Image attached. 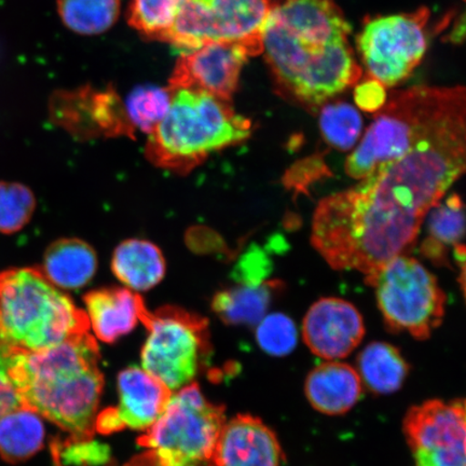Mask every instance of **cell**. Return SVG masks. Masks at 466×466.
Segmentation results:
<instances>
[{
	"label": "cell",
	"mask_w": 466,
	"mask_h": 466,
	"mask_svg": "<svg viewBox=\"0 0 466 466\" xmlns=\"http://www.w3.org/2000/svg\"><path fill=\"white\" fill-rule=\"evenodd\" d=\"M430 11L378 16L365 23L357 43L370 77L384 86L404 81L421 63L427 52Z\"/></svg>",
	"instance_id": "8fae6325"
},
{
	"label": "cell",
	"mask_w": 466,
	"mask_h": 466,
	"mask_svg": "<svg viewBox=\"0 0 466 466\" xmlns=\"http://www.w3.org/2000/svg\"><path fill=\"white\" fill-rule=\"evenodd\" d=\"M113 271L127 289L148 290L161 282L166 273V260L161 250L148 241L127 240L116 248Z\"/></svg>",
	"instance_id": "44dd1931"
},
{
	"label": "cell",
	"mask_w": 466,
	"mask_h": 466,
	"mask_svg": "<svg viewBox=\"0 0 466 466\" xmlns=\"http://www.w3.org/2000/svg\"><path fill=\"white\" fill-rule=\"evenodd\" d=\"M302 336L317 357L328 360L343 359L362 342L364 319L349 301L320 299L306 314Z\"/></svg>",
	"instance_id": "9a60e30c"
},
{
	"label": "cell",
	"mask_w": 466,
	"mask_h": 466,
	"mask_svg": "<svg viewBox=\"0 0 466 466\" xmlns=\"http://www.w3.org/2000/svg\"><path fill=\"white\" fill-rule=\"evenodd\" d=\"M35 206L33 192L26 186L0 182V232L21 230L33 217Z\"/></svg>",
	"instance_id": "4dcf8cb0"
},
{
	"label": "cell",
	"mask_w": 466,
	"mask_h": 466,
	"mask_svg": "<svg viewBox=\"0 0 466 466\" xmlns=\"http://www.w3.org/2000/svg\"><path fill=\"white\" fill-rule=\"evenodd\" d=\"M267 273L268 260L266 256L260 250H252L238 262L235 276L238 283L256 285L264 282L262 278Z\"/></svg>",
	"instance_id": "d590c367"
},
{
	"label": "cell",
	"mask_w": 466,
	"mask_h": 466,
	"mask_svg": "<svg viewBox=\"0 0 466 466\" xmlns=\"http://www.w3.org/2000/svg\"><path fill=\"white\" fill-rule=\"evenodd\" d=\"M428 238L422 244V254L439 266H448L447 248L463 244L464 206L457 194L444 203L436 204L429 212Z\"/></svg>",
	"instance_id": "cb8c5ba5"
},
{
	"label": "cell",
	"mask_w": 466,
	"mask_h": 466,
	"mask_svg": "<svg viewBox=\"0 0 466 466\" xmlns=\"http://www.w3.org/2000/svg\"><path fill=\"white\" fill-rule=\"evenodd\" d=\"M170 107L149 134L147 156L156 166L186 173L209 155L240 144L252 134V121L231 101L194 89L172 90Z\"/></svg>",
	"instance_id": "277c9868"
},
{
	"label": "cell",
	"mask_w": 466,
	"mask_h": 466,
	"mask_svg": "<svg viewBox=\"0 0 466 466\" xmlns=\"http://www.w3.org/2000/svg\"><path fill=\"white\" fill-rule=\"evenodd\" d=\"M387 100L386 86L375 79H367L355 86L354 102L365 113H378L386 105Z\"/></svg>",
	"instance_id": "836d02e7"
},
{
	"label": "cell",
	"mask_w": 466,
	"mask_h": 466,
	"mask_svg": "<svg viewBox=\"0 0 466 466\" xmlns=\"http://www.w3.org/2000/svg\"><path fill=\"white\" fill-rule=\"evenodd\" d=\"M46 429L36 411L21 406L0 418V457L10 463L25 461L42 450Z\"/></svg>",
	"instance_id": "603a6c76"
},
{
	"label": "cell",
	"mask_w": 466,
	"mask_h": 466,
	"mask_svg": "<svg viewBox=\"0 0 466 466\" xmlns=\"http://www.w3.org/2000/svg\"><path fill=\"white\" fill-rule=\"evenodd\" d=\"M272 0H186L160 42L188 52L209 42L248 46L262 52V32Z\"/></svg>",
	"instance_id": "ba28073f"
},
{
	"label": "cell",
	"mask_w": 466,
	"mask_h": 466,
	"mask_svg": "<svg viewBox=\"0 0 466 466\" xmlns=\"http://www.w3.org/2000/svg\"><path fill=\"white\" fill-rule=\"evenodd\" d=\"M320 133L330 147L347 151L357 145L363 131L359 110L346 102L325 105L319 115Z\"/></svg>",
	"instance_id": "83f0119b"
},
{
	"label": "cell",
	"mask_w": 466,
	"mask_h": 466,
	"mask_svg": "<svg viewBox=\"0 0 466 466\" xmlns=\"http://www.w3.org/2000/svg\"><path fill=\"white\" fill-rule=\"evenodd\" d=\"M283 285L278 279L256 285L240 283L215 296L214 311L227 324H258L266 317L273 295L281 290Z\"/></svg>",
	"instance_id": "7402d4cb"
},
{
	"label": "cell",
	"mask_w": 466,
	"mask_h": 466,
	"mask_svg": "<svg viewBox=\"0 0 466 466\" xmlns=\"http://www.w3.org/2000/svg\"><path fill=\"white\" fill-rule=\"evenodd\" d=\"M370 287L376 289L379 309L388 328L425 340L445 316L447 297L437 279L420 261L406 254L389 261Z\"/></svg>",
	"instance_id": "52a82bcc"
},
{
	"label": "cell",
	"mask_w": 466,
	"mask_h": 466,
	"mask_svg": "<svg viewBox=\"0 0 466 466\" xmlns=\"http://www.w3.org/2000/svg\"><path fill=\"white\" fill-rule=\"evenodd\" d=\"M119 403L96 419L95 430L103 434L120 430H148L158 418L172 392L139 367L122 370L118 377Z\"/></svg>",
	"instance_id": "5bb4252c"
},
{
	"label": "cell",
	"mask_w": 466,
	"mask_h": 466,
	"mask_svg": "<svg viewBox=\"0 0 466 466\" xmlns=\"http://www.w3.org/2000/svg\"><path fill=\"white\" fill-rule=\"evenodd\" d=\"M148 336L142 350V367L171 392L188 386L207 357L206 319L167 307L145 314Z\"/></svg>",
	"instance_id": "9c48e42d"
},
{
	"label": "cell",
	"mask_w": 466,
	"mask_h": 466,
	"mask_svg": "<svg viewBox=\"0 0 466 466\" xmlns=\"http://www.w3.org/2000/svg\"><path fill=\"white\" fill-rule=\"evenodd\" d=\"M186 0H131L127 20L146 38L161 40Z\"/></svg>",
	"instance_id": "f1b7e54d"
},
{
	"label": "cell",
	"mask_w": 466,
	"mask_h": 466,
	"mask_svg": "<svg viewBox=\"0 0 466 466\" xmlns=\"http://www.w3.org/2000/svg\"><path fill=\"white\" fill-rule=\"evenodd\" d=\"M55 466H103L112 459L107 445L93 436H71L64 441H56L52 445Z\"/></svg>",
	"instance_id": "f546056e"
},
{
	"label": "cell",
	"mask_w": 466,
	"mask_h": 466,
	"mask_svg": "<svg viewBox=\"0 0 466 466\" xmlns=\"http://www.w3.org/2000/svg\"><path fill=\"white\" fill-rule=\"evenodd\" d=\"M434 86H419L393 93L348 157L350 177L363 179L377 167L400 158L411 148L432 102Z\"/></svg>",
	"instance_id": "30bf717a"
},
{
	"label": "cell",
	"mask_w": 466,
	"mask_h": 466,
	"mask_svg": "<svg viewBox=\"0 0 466 466\" xmlns=\"http://www.w3.org/2000/svg\"><path fill=\"white\" fill-rule=\"evenodd\" d=\"M329 168L320 159V157L314 156L310 158L297 162L291 167L284 177V185L288 188L305 191L309 184L322 177H328Z\"/></svg>",
	"instance_id": "d6a6232c"
},
{
	"label": "cell",
	"mask_w": 466,
	"mask_h": 466,
	"mask_svg": "<svg viewBox=\"0 0 466 466\" xmlns=\"http://www.w3.org/2000/svg\"><path fill=\"white\" fill-rule=\"evenodd\" d=\"M96 268V255L89 244L64 238L46 249L43 272L57 289H76L91 281Z\"/></svg>",
	"instance_id": "ffe728a7"
},
{
	"label": "cell",
	"mask_w": 466,
	"mask_h": 466,
	"mask_svg": "<svg viewBox=\"0 0 466 466\" xmlns=\"http://www.w3.org/2000/svg\"><path fill=\"white\" fill-rule=\"evenodd\" d=\"M170 87L139 86L131 92L125 104L127 121L133 131L153 133L170 107Z\"/></svg>",
	"instance_id": "4316f807"
},
{
	"label": "cell",
	"mask_w": 466,
	"mask_h": 466,
	"mask_svg": "<svg viewBox=\"0 0 466 466\" xmlns=\"http://www.w3.org/2000/svg\"><path fill=\"white\" fill-rule=\"evenodd\" d=\"M465 116L463 86L435 87L406 154L319 202L311 243L333 269L363 273L369 285L413 246L431 209L465 172Z\"/></svg>",
	"instance_id": "6da1fadb"
},
{
	"label": "cell",
	"mask_w": 466,
	"mask_h": 466,
	"mask_svg": "<svg viewBox=\"0 0 466 466\" xmlns=\"http://www.w3.org/2000/svg\"><path fill=\"white\" fill-rule=\"evenodd\" d=\"M225 422L224 408L209 403L198 384H188L171 394L138 444L148 450L157 466H214Z\"/></svg>",
	"instance_id": "8992f818"
},
{
	"label": "cell",
	"mask_w": 466,
	"mask_h": 466,
	"mask_svg": "<svg viewBox=\"0 0 466 466\" xmlns=\"http://www.w3.org/2000/svg\"><path fill=\"white\" fill-rule=\"evenodd\" d=\"M89 329L98 339L114 342L129 334L147 313L141 296L129 289H103L85 299Z\"/></svg>",
	"instance_id": "ac0fdd59"
},
{
	"label": "cell",
	"mask_w": 466,
	"mask_h": 466,
	"mask_svg": "<svg viewBox=\"0 0 466 466\" xmlns=\"http://www.w3.org/2000/svg\"><path fill=\"white\" fill-rule=\"evenodd\" d=\"M52 114L62 125L86 127L106 136H130L133 132L127 119L125 104L114 90L96 91L83 87L73 92H60L52 100Z\"/></svg>",
	"instance_id": "e0dca14e"
},
{
	"label": "cell",
	"mask_w": 466,
	"mask_h": 466,
	"mask_svg": "<svg viewBox=\"0 0 466 466\" xmlns=\"http://www.w3.org/2000/svg\"><path fill=\"white\" fill-rule=\"evenodd\" d=\"M89 329L86 313L43 271L0 272V340L11 353L45 351Z\"/></svg>",
	"instance_id": "5b68a950"
},
{
	"label": "cell",
	"mask_w": 466,
	"mask_h": 466,
	"mask_svg": "<svg viewBox=\"0 0 466 466\" xmlns=\"http://www.w3.org/2000/svg\"><path fill=\"white\" fill-rule=\"evenodd\" d=\"M408 365L399 350L386 342H372L359 357V375L378 394L398 391L405 381Z\"/></svg>",
	"instance_id": "d4e9b609"
},
{
	"label": "cell",
	"mask_w": 466,
	"mask_h": 466,
	"mask_svg": "<svg viewBox=\"0 0 466 466\" xmlns=\"http://www.w3.org/2000/svg\"><path fill=\"white\" fill-rule=\"evenodd\" d=\"M11 352L0 340V418L22 406L8 374Z\"/></svg>",
	"instance_id": "e575fe53"
},
{
	"label": "cell",
	"mask_w": 466,
	"mask_h": 466,
	"mask_svg": "<svg viewBox=\"0 0 466 466\" xmlns=\"http://www.w3.org/2000/svg\"><path fill=\"white\" fill-rule=\"evenodd\" d=\"M249 56H254L253 52L243 44H204L180 56L168 87L200 90L231 101Z\"/></svg>",
	"instance_id": "4fadbf2b"
},
{
	"label": "cell",
	"mask_w": 466,
	"mask_h": 466,
	"mask_svg": "<svg viewBox=\"0 0 466 466\" xmlns=\"http://www.w3.org/2000/svg\"><path fill=\"white\" fill-rule=\"evenodd\" d=\"M404 432L415 466H466L463 400H433L412 407Z\"/></svg>",
	"instance_id": "7c38bea8"
},
{
	"label": "cell",
	"mask_w": 466,
	"mask_h": 466,
	"mask_svg": "<svg viewBox=\"0 0 466 466\" xmlns=\"http://www.w3.org/2000/svg\"><path fill=\"white\" fill-rule=\"evenodd\" d=\"M305 392L314 410L329 416L343 415L357 405L363 382L352 366L329 360L309 374Z\"/></svg>",
	"instance_id": "d6986e66"
},
{
	"label": "cell",
	"mask_w": 466,
	"mask_h": 466,
	"mask_svg": "<svg viewBox=\"0 0 466 466\" xmlns=\"http://www.w3.org/2000/svg\"><path fill=\"white\" fill-rule=\"evenodd\" d=\"M256 338L266 353L283 357L293 352L297 345V329L289 317L275 313L260 320Z\"/></svg>",
	"instance_id": "1f68e13d"
},
{
	"label": "cell",
	"mask_w": 466,
	"mask_h": 466,
	"mask_svg": "<svg viewBox=\"0 0 466 466\" xmlns=\"http://www.w3.org/2000/svg\"><path fill=\"white\" fill-rule=\"evenodd\" d=\"M127 466H157V464L153 458L149 456V453L146 452L142 457L133 460V461Z\"/></svg>",
	"instance_id": "8d00e7d4"
},
{
	"label": "cell",
	"mask_w": 466,
	"mask_h": 466,
	"mask_svg": "<svg viewBox=\"0 0 466 466\" xmlns=\"http://www.w3.org/2000/svg\"><path fill=\"white\" fill-rule=\"evenodd\" d=\"M345 15L334 0H276L262 32V52L279 90L302 106H322L358 84Z\"/></svg>",
	"instance_id": "7a4b0ae2"
},
{
	"label": "cell",
	"mask_w": 466,
	"mask_h": 466,
	"mask_svg": "<svg viewBox=\"0 0 466 466\" xmlns=\"http://www.w3.org/2000/svg\"><path fill=\"white\" fill-rule=\"evenodd\" d=\"M278 437L258 418L240 415L225 422L215 448L214 466H281Z\"/></svg>",
	"instance_id": "2e32d148"
},
{
	"label": "cell",
	"mask_w": 466,
	"mask_h": 466,
	"mask_svg": "<svg viewBox=\"0 0 466 466\" xmlns=\"http://www.w3.org/2000/svg\"><path fill=\"white\" fill-rule=\"evenodd\" d=\"M8 374L22 406L72 436H93L103 376L90 331L45 351L11 353Z\"/></svg>",
	"instance_id": "3957f363"
},
{
	"label": "cell",
	"mask_w": 466,
	"mask_h": 466,
	"mask_svg": "<svg viewBox=\"0 0 466 466\" xmlns=\"http://www.w3.org/2000/svg\"><path fill=\"white\" fill-rule=\"evenodd\" d=\"M57 5L64 25L81 35L106 32L120 14V0H58Z\"/></svg>",
	"instance_id": "484cf974"
}]
</instances>
